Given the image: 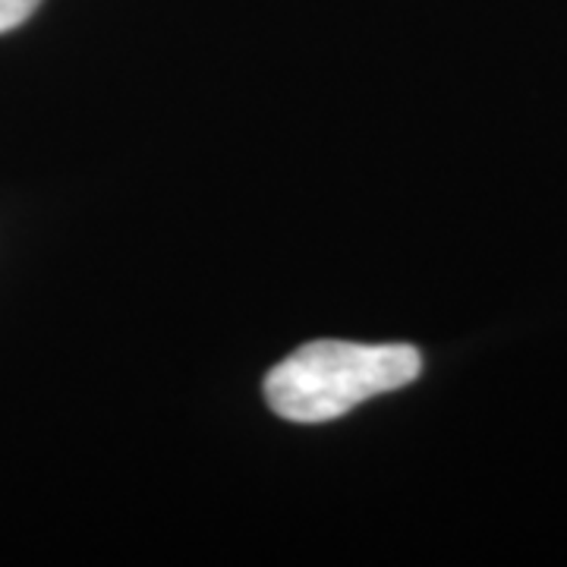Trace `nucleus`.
Instances as JSON below:
<instances>
[{"label":"nucleus","instance_id":"obj_2","mask_svg":"<svg viewBox=\"0 0 567 567\" xmlns=\"http://www.w3.org/2000/svg\"><path fill=\"white\" fill-rule=\"evenodd\" d=\"M41 0H0V35L17 29L39 10Z\"/></svg>","mask_w":567,"mask_h":567},{"label":"nucleus","instance_id":"obj_1","mask_svg":"<svg viewBox=\"0 0 567 567\" xmlns=\"http://www.w3.org/2000/svg\"><path fill=\"white\" fill-rule=\"evenodd\" d=\"M420 372L423 357L410 344L312 341L268 372L265 398L290 423H331L369 398L416 382Z\"/></svg>","mask_w":567,"mask_h":567}]
</instances>
